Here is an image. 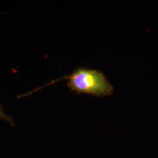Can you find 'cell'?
Masks as SVG:
<instances>
[{
  "label": "cell",
  "instance_id": "1",
  "mask_svg": "<svg viewBox=\"0 0 158 158\" xmlns=\"http://www.w3.org/2000/svg\"><path fill=\"white\" fill-rule=\"evenodd\" d=\"M61 80H68V87L72 91L96 96H109L113 87L105 75L95 69L77 68L70 75L65 76L46 85H51Z\"/></svg>",
  "mask_w": 158,
  "mask_h": 158
},
{
  "label": "cell",
  "instance_id": "2",
  "mask_svg": "<svg viewBox=\"0 0 158 158\" xmlns=\"http://www.w3.org/2000/svg\"><path fill=\"white\" fill-rule=\"evenodd\" d=\"M0 119H3V120H5L8 122L11 123L12 124H13L12 119L10 116H8L7 114H6L1 106H0Z\"/></svg>",
  "mask_w": 158,
  "mask_h": 158
}]
</instances>
